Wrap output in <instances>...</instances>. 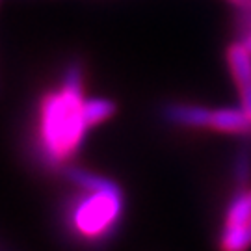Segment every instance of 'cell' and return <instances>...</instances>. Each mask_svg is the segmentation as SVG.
Instances as JSON below:
<instances>
[{
  "label": "cell",
  "mask_w": 251,
  "mask_h": 251,
  "mask_svg": "<svg viewBox=\"0 0 251 251\" xmlns=\"http://www.w3.org/2000/svg\"><path fill=\"white\" fill-rule=\"evenodd\" d=\"M84 69L73 60L65 65L62 84L47 91L37 108L36 154L47 170H60L78 152L90 125L84 119Z\"/></svg>",
  "instance_id": "cell-1"
},
{
  "label": "cell",
  "mask_w": 251,
  "mask_h": 251,
  "mask_svg": "<svg viewBox=\"0 0 251 251\" xmlns=\"http://www.w3.org/2000/svg\"><path fill=\"white\" fill-rule=\"evenodd\" d=\"M76 190L80 196L73 198L65 208L67 227L84 242H104L123 216V190L117 182L104 190Z\"/></svg>",
  "instance_id": "cell-2"
},
{
  "label": "cell",
  "mask_w": 251,
  "mask_h": 251,
  "mask_svg": "<svg viewBox=\"0 0 251 251\" xmlns=\"http://www.w3.org/2000/svg\"><path fill=\"white\" fill-rule=\"evenodd\" d=\"M227 63L238 90L240 106L251 117V52L242 41L227 49Z\"/></svg>",
  "instance_id": "cell-3"
},
{
  "label": "cell",
  "mask_w": 251,
  "mask_h": 251,
  "mask_svg": "<svg viewBox=\"0 0 251 251\" xmlns=\"http://www.w3.org/2000/svg\"><path fill=\"white\" fill-rule=\"evenodd\" d=\"M162 116L171 125L190 126V128H210L212 110L199 104H184V102H168L162 108Z\"/></svg>",
  "instance_id": "cell-4"
},
{
  "label": "cell",
  "mask_w": 251,
  "mask_h": 251,
  "mask_svg": "<svg viewBox=\"0 0 251 251\" xmlns=\"http://www.w3.org/2000/svg\"><path fill=\"white\" fill-rule=\"evenodd\" d=\"M210 128L216 132L234 136H251V117L244 112V108L225 106L212 110Z\"/></svg>",
  "instance_id": "cell-5"
},
{
  "label": "cell",
  "mask_w": 251,
  "mask_h": 251,
  "mask_svg": "<svg viewBox=\"0 0 251 251\" xmlns=\"http://www.w3.org/2000/svg\"><path fill=\"white\" fill-rule=\"evenodd\" d=\"M117 104L112 99H102V97H95V99H84L82 104V112H84V119L90 126H95L106 121L116 114Z\"/></svg>",
  "instance_id": "cell-6"
},
{
  "label": "cell",
  "mask_w": 251,
  "mask_h": 251,
  "mask_svg": "<svg viewBox=\"0 0 251 251\" xmlns=\"http://www.w3.org/2000/svg\"><path fill=\"white\" fill-rule=\"evenodd\" d=\"M233 180L238 188H246L251 180V147H240L233 162Z\"/></svg>",
  "instance_id": "cell-7"
},
{
  "label": "cell",
  "mask_w": 251,
  "mask_h": 251,
  "mask_svg": "<svg viewBox=\"0 0 251 251\" xmlns=\"http://www.w3.org/2000/svg\"><path fill=\"white\" fill-rule=\"evenodd\" d=\"M231 4H234L236 8H250L251 6V0H229Z\"/></svg>",
  "instance_id": "cell-8"
},
{
  "label": "cell",
  "mask_w": 251,
  "mask_h": 251,
  "mask_svg": "<svg viewBox=\"0 0 251 251\" xmlns=\"http://www.w3.org/2000/svg\"><path fill=\"white\" fill-rule=\"evenodd\" d=\"M242 43H244V45H246V47H248V50H250V52H251V34H250V36H246V37H244V39H242Z\"/></svg>",
  "instance_id": "cell-9"
}]
</instances>
